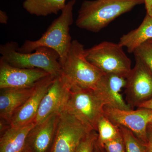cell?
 <instances>
[{
    "label": "cell",
    "mask_w": 152,
    "mask_h": 152,
    "mask_svg": "<svg viewBox=\"0 0 152 152\" xmlns=\"http://www.w3.org/2000/svg\"><path fill=\"white\" fill-rule=\"evenodd\" d=\"M144 3V0L85 1L76 21L78 27L96 33L115 19Z\"/></svg>",
    "instance_id": "cell-1"
},
{
    "label": "cell",
    "mask_w": 152,
    "mask_h": 152,
    "mask_svg": "<svg viewBox=\"0 0 152 152\" xmlns=\"http://www.w3.org/2000/svg\"><path fill=\"white\" fill-rule=\"evenodd\" d=\"M86 50L83 44L74 40L66 58L60 62L62 74L71 91L95 90L104 74L87 60Z\"/></svg>",
    "instance_id": "cell-2"
},
{
    "label": "cell",
    "mask_w": 152,
    "mask_h": 152,
    "mask_svg": "<svg viewBox=\"0 0 152 152\" xmlns=\"http://www.w3.org/2000/svg\"><path fill=\"white\" fill-rule=\"evenodd\" d=\"M76 0L66 3L59 17L55 19L48 28L39 39L26 40L18 50L22 53H32L40 47L54 50L60 56V62L66 56L72 41L70 34V26L73 23V9Z\"/></svg>",
    "instance_id": "cell-3"
},
{
    "label": "cell",
    "mask_w": 152,
    "mask_h": 152,
    "mask_svg": "<svg viewBox=\"0 0 152 152\" xmlns=\"http://www.w3.org/2000/svg\"><path fill=\"white\" fill-rule=\"evenodd\" d=\"M18 48L13 42L1 45V60L16 67L41 69L53 77L61 74L60 56L54 50L40 47L33 53H22L18 50Z\"/></svg>",
    "instance_id": "cell-4"
},
{
    "label": "cell",
    "mask_w": 152,
    "mask_h": 152,
    "mask_svg": "<svg viewBox=\"0 0 152 152\" xmlns=\"http://www.w3.org/2000/svg\"><path fill=\"white\" fill-rule=\"evenodd\" d=\"M107 104L97 90L71 91L65 110L91 130L97 131L99 120Z\"/></svg>",
    "instance_id": "cell-5"
},
{
    "label": "cell",
    "mask_w": 152,
    "mask_h": 152,
    "mask_svg": "<svg viewBox=\"0 0 152 152\" xmlns=\"http://www.w3.org/2000/svg\"><path fill=\"white\" fill-rule=\"evenodd\" d=\"M120 44L103 42L86 50L87 60L104 74H114L126 78L132 62Z\"/></svg>",
    "instance_id": "cell-6"
},
{
    "label": "cell",
    "mask_w": 152,
    "mask_h": 152,
    "mask_svg": "<svg viewBox=\"0 0 152 152\" xmlns=\"http://www.w3.org/2000/svg\"><path fill=\"white\" fill-rule=\"evenodd\" d=\"M126 78L125 101L133 109L152 98V71L137 57Z\"/></svg>",
    "instance_id": "cell-7"
},
{
    "label": "cell",
    "mask_w": 152,
    "mask_h": 152,
    "mask_svg": "<svg viewBox=\"0 0 152 152\" xmlns=\"http://www.w3.org/2000/svg\"><path fill=\"white\" fill-rule=\"evenodd\" d=\"M104 115L115 126L129 129L139 140L147 145V127L152 116V110L145 108L125 110L105 105Z\"/></svg>",
    "instance_id": "cell-8"
},
{
    "label": "cell",
    "mask_w": 152,
    "mask_h": 152,
    "mask_svg": "<svg viewBox=\"0 0 152 152\" xmlns=\"http://www.w3.org/2000/svg\"><path fill=\"white\" fill-rule=\"evenodd\" d=\"M92 131L64 110L60 113L56 136L51 152H74L83 138Z\"/></svg>",
    "instance_id": "cell-9"
},
{
    "label": "cell",
    "mask_w": 152,
    "mask_h": 152,
    "mask_svg": "<svg viewBox=\"0 0 152 152\" xmlns=\"http://www.w3.org/2000/svg\"><path fill=\"white\" fill-rule=\"evenodd\" d=\"M71 91L70 86L62 73L54 77L42 99L34 122L39 124L52 115L64 111Z\"/></svg>",
    "instance_id": "cell-10"
},
{
    "label": "cell",
    "mask_w": 152,
    "mask_h": 152,
    "mask_svg": "<svg viewBox=\"0 0 152 152\" xmlns=\"http://www.w3.org/2000/svg\"><path fill=\"white\" fill-rule=\"evenodd\" d=\"M60 113L36 124L28 133L23 152H51L56 136Z\"/></svg>",
    "instance_id": "cell-11"
},
{
    "label": "cell",
    "mask_w": 152,
    "mask_h": 152,
    "mask_svg": "<svg viewBox=\"0 0 152 152\" xmlns=\"http://www.w3.org/2000/svg\"><path fill=\"white\" fill-rule=\"evenodd\" d=\"M50 75L41 69L16 67L0 60V89L31 88Z\"/></svg>",
    "instance_id": "cell-12"
},
{
    "label": "cell",
    "mask_w": 152,
    "mask_h": 152,
    "mask_svg": "<svg viewBox=\"0 0 152 152\" xmlns=\"http://www.w3.org/2000/svg\"><path fill=\"white\" fill-rule=\"evenodd\" d=\"M54 77L50 75L36 83L30 97L13 115L11 120V127L22 126L34 122L42 99Z\"/></svg>",
    "instance_id": "cell-13"
},
{
    "label": "cell",
    "mask_w": 152,
    "mask_h": 152,
    "mask_svg": "<svg viewBox=\"0 0 152 152\" xmlns=\"http://www.w3.org/2000/svg\"><path fill=\"white\" fill-rule=\"evenodd\" d=\"M126 78L114 74H104L101 78L96 88L107 102V105L122 110L133 109L124 99L122 89L125 88Z\"/></svg>",
    "instance_id": "cell-14"
},
{
    "label": "cell",
    "mask_w": 152,
    "mask_h": 152,
    "mask_svg": "<svg viewBox=\"0 0 152 152\" xmlns=\"http://www.w3.org/2000/svg\"><path fill=\"white\" fill-rule=\"evenodd\" d=\"M34 86L28 88L1 89V119L10 124L11 119L14 113L30 97L33 92Z\"/></svg>",
    "instance_id": "cell-15"
},
{
    "label": "cell",
    "mask_w": 152,
    "mask_h": 152,
    "mask_svg": "<svg viewBox=\"0 0 152 152\" xmlns=\"http://www.w3.org/2000/svg\"><path fill=\"white\" fill-rule=\"evenodd\" d=\"M34 122L18 127H11L1 135L0 152H23L29 131L35 125Z\"/></svg>",
    "instance_id": "cell-16"
},
{
    "label": "cell",
    "mask_w": 152,
    "mask_h": 152,
    "mask_svg": "<svg viewBox=\"0 0 152 152\" xmlns=\"http://www.w3.org/2000/svg\"><path fill=\"white\" fill-rule=\"evenodd\" d=\"M151 39L152 16L147 14L139 27L122 36L118 43L126 47L129 53H133L140 46Z\"/></svg>",
    "instance_id": "cell-17"
},
{
    "label": "cell",
    "mask_w": 152,
    "mask_h": 152,
    "mask_svg": "<svg viewBox=\"0 0 152 152\" xmlns=\"http://www.w3.org/2000/svg\"><path fill=\"white\" fill-rule=\"evenodd\" d=\"M66 4V0H25L23 7L31 15L45 17L61 12Z\"/></svg>",
    "instance_id": "cell-18"
},
{
    "label": "cell",
    "mask_w": 152,
    "mask_h": 152,
    "mask_svg": "<svg viewBox=\"0 0 152 152\" xmlns=\"http://www.w3.org/2000/svg\"><path fill=\"white\" fill-rule=\"evenodd\" d=\"M97 132V141L101 145L115 138L121 133L118 127L114 125L104 115L99 120Z\"/></svg>",
    "instance_id": "cell-19"
},
{
    "label": "cell",
    "mask_w": 152,
    "mask_h": 152,
    "mask_svg": "<svg viewBox=\"0 0 152 152\" xmlns=\"http://www.w3.org/2000/svg\"><path fill=\"white\" fill-rule=\"evenodd\" d=\"M121 133L126 152H147V145L141 141L134 133L122 126H118Z\"/></svg>",
    "instance_id": "cell-20"
},
{
    "label": "cell",
    "mask_w": 152,
    "mask_h": 152,
    "mask_svg": "<svg viewBox=\"0 0 152 152\" xmlns=\"http://www.w3.org/2000/svg\"><path fill=\"white\" fill-rule=\"evenodd\" d=\"M135 57L139 58L152 71V43L145 42L135 50Z\"/></svg>",
    "instance_id": "cell-21"
},
{
    "label": "cell",
    "mask_w": 152,
    "mask_h": 152,
    "mask_svg": "<svg viewBox=\"0 0 152 152\" xmlns=\"http://www.w3.org/2000/svg\"><path fill=\"white\" fill-rule=\"evenodd\" d=\"M98 137L97 131H91L83 138L74 152H94Z\"/></svg>",
    "instance_id": "cell-22"
},
{
    "label": "cell",
    "mask_w": 152,
    "mask_h": 152,
    "mask_svg": "<svg viewBox=\"0 0 152 152\" xmlns=\"http://www.w3.org/2000/svg\"><path fill=\"white\" fill-rule=\"evenodd\" d=\"M101 146L106 152H126L124 142L121 132L115 138Z\"/></svg>",
    "instance_id": "cell-23"
},
{
    "label": "cell",
    "mask_w": 152,
    "mask_h": 152,
    "mask_svg": "<svg viewBox=\"0 0 152 152\" xmlns=\"http://www.w3.org/2000/svg\"><path fill=\"white\" fill-rule=\"evenodd\" d=\"M147 152H152V125L148 124L147 130Z\"/></svg>",
    "instance_id": "cell-24"
},
{
    "label": "cell",
    "mask_w": 152,
    "mask_h": 152,
    "mask_svg": "<svg viewBox=\"0 0 152 152\" xmlns=\"http://www.w3.org/2000/svg\"><path fill=\"white\" fill-rule=\"evenodd\" d=\"M8 20V16L4 11H0V23L2 24H6L7 23Z\"/></svg>",
    "instance_id": "cell-25"
},
{
    "label": "cell",
    "mask_w": 152,
    "mask_h": 152,
    "mask_svg": "<svg viewBox=\"0 0 152 152\" xmlns=\"http://www.w3.org/2000/svg\"><path fill=\"white\" fill-rule=\"evenodd\" d=\"M147 12L150 15L152 16V0H144Z\"/></svg>",
    "instance_id": "cell-26"
},
{
    "label": "cell",
    "mask_w": 152,
    "mask_h": 152,
    "mask_svg": "<svg viewBox=\"0 0 152 152\" xmlns=\"http://www.w3.org/2000/svg\"><path fill=\"white\" fill-rule=\"evenodd\" d=\"M137 108H145L152 110V98L141 104Z\"/></svg>",
    "instance_id": "cell-27"
},
{
    "label": "cell",
    "mask_w": 152,
    "mask_h": 152,
    "mask_svg": "<svg viewBox=\"0 0 152 152\" xmlns=\"http://www.w3.org/2000/svg\"><path fill=\"white\" fill-rule=\"evenodd\" d=\"M94 152H106L104 148L98 143L97 140L95 144Z\"/></svg>",
    "instance_id": "cell-28"
},
{
    "label": "cell",
    "mask_w": 152,
    "mask_h": 152,
    "mask_svg": "<svg viewBox=\"0 0 152 152\" xmlns=\"http://www.w3.org/2000/svg\"><path fill=\"white\" fill-rule=\"evenodd\" d=\"M149 124L152 125V116L150 119L149 122Z\"/></svg>",
    "instance_id": "cell-29"
},
{
    "label": "cell",
    "mask_w": 152,
    "mask_h": 152,
    "mask_svg": "<svg viewBox=\"0 0 152 152\" xmlns=\"http://www.w3.org/2000/svg\"><path fill=\"white\" fill-rule=\"evenodd\" d=\"M148 41H149V42H151L152 43V39H151L150 40H149Z\"/></svg>",
    "instance_id": "cell-30"
},
{
    "label": "cell",
    "mask_w": 152,
    "mask_h": 152,
    "mask_svg": "<svg viewBox=\"0 0 152 152\" xmlns=\"http://www.w3.org/2000/svg\"></svg>",
    "instance_id": "cell-31"
}]
</instances>
